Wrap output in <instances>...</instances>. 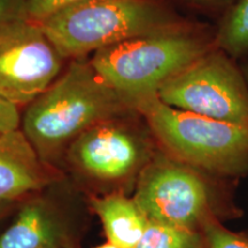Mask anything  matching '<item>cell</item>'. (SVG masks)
<instances>
[{
    "label": "cell",
    "instance_id": "cell-20",
    "mask_svg": "<svg viewBox=\"0 0 248 248\" xmlns=\"http://www.w3.org/2000/svg\"><path fill=\"white\" fill-rule=\"evenodd\" d=\"M94 248H120V247L116 246V245L109 243V241H107L106 244L100 245V246H97V247H94Z\"/></svg>",
    "mask_w": 248,
    "mask_h": 248
},
{
    "label": "cell",
    "instance_id": "cell-17",
    "mask_svg": "<svg viewBox=\"0 0 248 248\" xmlns=\"http://www.w3.org/2000/svg\"><path fill=\"white\" fill-rule=\"evenodd\" d=\"M21 108L0 95V131L21 129Z\"/></svg>",
    "mask_w": 248,
    "mask_h": 248
},
{
    "label": "cell",
    "instance_id": "cell-16",
    "mask_svg": "<svg viewBox=\"0 0 248 248\" xmlns=\"http://www.w3.org/2000/svg\"><path fill=\"white\" fill-rule=\"evenodd\" d=\"M26 18L27 0H0V30Z\"/></svg>",
    "mask_w": 248,
    "mask_h": 248
},
{
    "label": "cell",
    "instance_id": "cell-21",
    "mask_svg": "<svg viewBox=\"0 0 248 248\" xmlns=\"http://www.w3.org/2000/svg\"><path fill=\"white\" fill-rule=\"evenodd\" d=\"M5 206H4V202H0V214L2 213V210H4Z\"/></svg>",
    "mask_w": 248,
    "mask_h": 248
},
{
    "label": "cell",
    "instance_id": "cell-15",
    "mask_svg": "<svg viewBox=\"0 0 248 248\" xmlns=\"http://www.w3.org/2000/svg\"><path fill=\"white\" fill-rule=\"evenodd\" d=\"M84 0H27L28 16L30 20L42 21L61 9Z\"/></svg>",
    "mask_w": 248,
    "mask_h": 248
},
{
    "label": "cell",
    "instance_id": "cell-10",
    "mask_svg": "<svg viewBox=\"0 0 248 248\" xmlns=\"http://www.w3.org/2000/svg\"><path fill=\"white\" fill-rule=\"evenodd\" d=\"M109 243L120 248H136L146 230L148 221L136 201L120 193L91 199Z\"/></svg>",
    "mask_w": 248,
    "mask_h": 248
},
{
    "label": "cell",
    "instance_id": "cell-1",
    "mask_svg": "<svg viewBox=\"0 0 248 248\" xmlns=\"http://www.w3.org/2000/svg\"><path fill=\"white\" fill-rule=\"evenodd\" d=\"M133 111V102L105 82L89 57L78 58L24 108L21 130L46 162L91 126Z\"/></svg>",
    "mask_w": 248,
    "mask_h": 248
},
{
    "label": "cell",
    "instance_id": "cell-3",
    "mask_svg": "<svg viewBox=\"0 0 248 248\" xmlns=\"http://www.w3.org/2000/svg\"><path fill=\"white\" fill-rule=\"evenodd\" d=\"M37 22L70 61L190 20L166 0H84Z\"/></svg>",
    "mask_w": 248,
    "mask_h": 248
},
{
    "label": "cell",
    "instance_id": "cell-8",
    "mask_svg": "<svg viewBox=\"0 0 248 248\" xmlns=\"http://www.w3.org/2000/svg\"><path fill=\"white\" fill-rule=\"evenodd\" d=\"M138 111L105 120L86 130L68 146L69 162L95 181L120 182L140 172L155 154L148 129L135 122Z\"/></svg>",
    "mask_w": 248,
    "mask_h": 248
},
{
    "label": "cell",
    "instance_id": "cell-2",
    "mask_svg": "<svg viewBox=\"0 0 248 248\" xmlns=\"http://www.w3.org/2000/svg\"><path fill=\"white\" fill-rule=\"evenodd\" d=\"M214 47L215 27L190 21L102 48L90 57V62L105 82L136 107Z\"/></svg>",
    "mask_w": 248,
    "mask_h": 248
},
{
    "label": "cell",
    "instance_id": "cell-9",
    "mask_svg": "<svg viewBox=\"0 0 248 248\" xmlns=\"http://www.w3.org/2000/svg\"><path fill=\"white\" fill-rule=\"evenodd\" d=\"M43 163L22 130L0 131V202L42 188L47 181Z\"/></svg>",
    "mask_w": 248,
    "mask_h": 248
},
{
    "label": "cell",
    "instance_id": "cell-18",
    "mask_svg": "<svg viewBox=\"0 0 248 248\" xmlns=\"http://www.w3.org/2000/svg\"><path fill=\"white\" fill-rule=\"evenodd\" d=\"M166 1L170 2L171 5L173 2H178V4L193 6V7L203 9V11L217 12L221 16L235 0H166Z\"/></svg>",
    "mask_w": 248,
    "mask_h": 248
},
{
    "label": "cell",
    "instance_id": "cell-13",
    "mask_svg": "<svg viewBox=\"0 0 248 248\" xmlns=\"http://www.w3.org/2000/svg\"><path fill=\"white\" fill-rule=\"evenodd\" d=\"M136 248H207L202 232L148 222Z\"/></svg>",
    "mask_w": 248,
    "mask_h": 248
},
{
    "label": "cell",
    "instance_id": "cell-11",
    "mask_svg": "<svg viewBox=\"0 0 248 248\" xmlns=\"http://www.w3.org/2000/svg\"><path fill=\"white\" fill-rule=\"evenodd\" d=\"M0 248H60L58 228L42 203L30 202L0 234Z\"/></svg>",
    "mask_w": 248,
    "mask_h": 248
},
{
    "label": "cell",
    "instance_id": "cell-4",
    "mask_svg": "<svg viewBox=\"0 0 248 248\" xmlns=\"http://www.w3.org/2000/svg\"><path fill=\"white\" fill-rule=\"evenodd\" d=\"M136 109L157 146L172 159L218 175L248 171V124L177 109L161 101L157 94L139 101Z\"/></svg>",
    "mask_w": 248,
    "mask_h": 248
},
{
    "label": "cell",
    "instance_id": "cell-14",
    "mask_svg": "<svg viewBox=\"0 0 248 248\" xmlns=\"http://www.w3.org/2000/svg\"><path fill=\"white\" fill-rule=\"evenodd\" d=\"M207 248H248V235L235 233L222 225L212 214L201 225Z\"/></svg>",
    "mask_w": 248,
    "mask_h": 248
},
{
    "label": "cell",
    "instance_id": "cell-5",
    "mask_svg": "<svg viewBox=\"0 0 248 248\" xmlns=\"http://www.w3.org/2000/svg\"><path fill=\"white\" fill-rule=\"evenodd\" d=\"M157 97L177 109L248 124V83L239 60L216 46L167 80Z\"/></svg>",
    "mask_w": 248,
    "mask_h": 248
},
{
    "label": "cell",
    "instance_id": "cell-19",
    "mask_svg": "<svg viewBox=\"0 0 248 248\" xmlns=\"http://www.w3.org/2000/svg\"><path fill=\"white\" fill-rule=\"evenodd\" d=\"M239 64H240V68L241 70H243V74L245 76V78H246L247 83H248V55L247 57H245L243 59H240L239 60Z\"/></svg>",
    "mask_w": 248,
    "mask_h": 248
},
{
    "label": "cell",
    "instance_id": "cell-12",
    "mask_svg": "<svg viewBox=\"0 0 248 248\" xmlns=\"http://www.w3.org/2000/svg\"><path fill=\"white\" fill-rule=\"evenodd\" d=\"M215 46L240 60L248 55V0H235L215 26Z\"/></svg>",
    "mask_w": 248,
    "mask_h": 248
},
{
    "label": "cell",
    "instance_id": "cell-6",
    "mask_svg": "<svg viewBox=\"0 0 248 248\" xmlns=\"http://www.w3.org/2000/svg\"><path fill=\"white\" fill-rule=\"evenodd\" d=\"M208 193L197 169L161 151L139 172L133 200L148 222L199 231L210 215Z\"/></svg>",
    "mask_w": 248,
    "mask_h": 248
},
{
    "label": "cell",
    "instance_id": "cell-7",
    "mask_svg": "<svg viewBox=\"0 0 248 248\" xmlns=\"http://www.w3.org/2000/svg\"><path fill=\"white\" fill-rule=\"evenodd\" d=\"M68 61L37 21L0 30V95L26 108L57 80Z\"/></svg>",
    "mask_w": 248,
    "mask_h": 248
}]
</instances>
